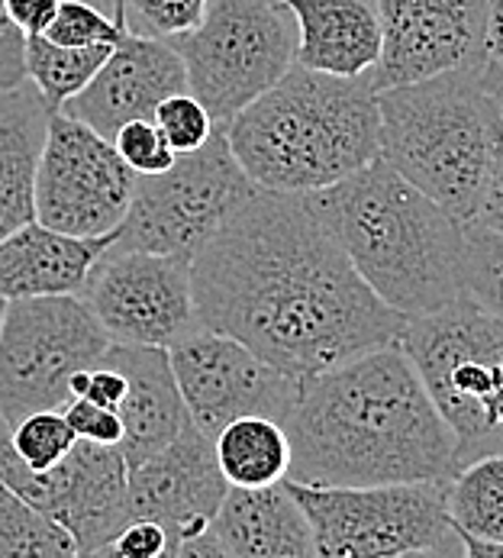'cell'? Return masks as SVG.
Returning <instances> with one entry per match:
<instances>
[{
    "instance_id": "cell-17",
    "label": "cell",
    "mask_w": 503,
    "mask_h": 558,
    "mask_svg": "<svg viewBox=\"0 0 503 558\" xmlns=\"http://www.w3.org/2000/svg\"><path fill=\"white\" fill-rule=\"evenodd\" d=\"M181 90H187V72L177 49L165 39L126 29L100 72L62 110L103 140H113L120 126L152 120L156 107Z\"/></svg>"
},
{
    "instance_id": "cell-37",
    "label": "cell",
    "mask_w": 503,
    "mask_h": 558,
    "mask_svg": "<svg viewBox=\"0 0 503 558\" xmlns=\"http://www.w3.org/2000/svg\"><path fill=\"white\" fill-rule=\"evenodd\" d=\"M471 227H481V230H491V233H503V149L494 165V174H491V184H488V194L471 220Z\"/></svg>"
},
{
    "instance_id": "cell-33",
    "label": "cell",
    "mask_w": 503,
    "mask_h": 558,
    "mask_svg": "<svg viewBox=\"0 0 503 558\" xmlns=\"http://www.w3.org/2000/svg\"><path fill=\"white\" fill-rule=\"evenodd\" d=\"M78 436V442H94V446H116L123 442V420L116 410H103L97 403L84 398H72L65 407H59Z\"/></svg>"
},
{
    "instance_id": "cell-40",
    "label": "cell",
    "mask_w": 503,
    "mask_h": 558,
    "mask_svg": "<svg viewBox=\"0 0 503 558\" xmlns=\"http://www.w3.org/2000/svg\"><path fill=\"white\" fill-rule=\"evenodd\" d=\"M458 543H462V558H503V543H481L462 533H458Z\"/></svg>"
},
{
    "instance_id": "cell-38",
    "label": "cell",
    "mask_w": 503,
    "mask_h": 558,
    "mask_svg": "<svg viewBox=\"0 0 503 558\" xmlns=\"http://www.w3.org/2000/svg\"><path fill=\"white\" fill-rule=\"evenodd\" d=\"M174 558H233L226 549H223V543L207 530V533H200V536H191V539H184L181 546H177V556Z\"/></svg>"
},
{
    "instance_id": "cell-23",
    "label": "cell",
    "mask_w": 503,
    "mask_h": 558,
    "mask_svg": "<svg viewBox=\"0 0 503 558\" xmlns=\"http://www.w3.org/2000/svg\"><path fill=\"white\" fill-rule=\"evenodd\" d=\"M213 456L236 490L274 487L291 472V439L271 416H240L213 436Z\"/></svg>"
},
{
    "instance_id": "cell-44",
    "label": "cell",
    "mask_w": 503,
    "mask_h": 558,
    "mask_svg": "<svg viewBox=\"0 0 503 558\" xmlns=\"http://www.w3.org/2000/svg\"><path fill=\"white\" fill-rule=\"evenodd\" d=\"M7 433H10V426H7V420L0 416V436H7Z\"/></svg>"
},
{
    "instance_id": "cell-13",
    "label": "cell",
    "mask_w": 503,
    "mask_h": 558,
    "mask_svg": "<svg viewBox=\"0 0 503 558\" xmlns=\"http://www.w3.org/2000/svg\"><path fill=\"white\" fill-rule=\"evenodd\" d=\"M381 56L371 90L478 72L488 59V0H375Z\"/></svg>"
},
{
    "instance_id": "cell-28",
    "label": "cell",
    "mask_w": 503,
    "mask_h": 558,
    "mask_svg": "<svg viewBox=\"0 0 503 558\" xmlns=\"http://www.w3.org/2000/svg\"><path fill=\"white\" fill-rule=\"evenodd\" d=\"M10 446L29 472H49L72 456L78 436L62 410H36L10 426Z\"/></svg>"
},
{
    "instance_id": "cell-1",
    "label": "cell",
    "mask_w": 503,
    "mask_h": 558,
    "mask_svg": "<svg viewBox=\"0 0 503 558\" xmlns=\"http://www.w3.org/2000/svg\"><path fill=\"white\" fill-rule=\"evenodd\" d=\"M200 329L223 332L294 381L397 345L407 317L358 278L304 194L255 191L191 258Z\"/></svg>"
},
{
    "instance_id": "cell-18",
    "label": "cell",
    "mask_w": 503,
    "mask_h": 558,
    "mask_svg": "<svg viewBox=\"0 0 503 558\" xmlns=\"http://www.w3.org/2000/svg\"><path fill=\"white\" fill-rule=\"evenodd\" d=\"M107 365H116L126 375V398L120 403L123 442L120 452L130 469L162 452L168 442L191 423L177 391L168 349L152 345H116L103 352Z\"/></svg>"
},
{
    "instance_id": "cell-6",
    "label": "cell",
    "mask_w": 503,
    "mask_h": 558,
    "mask_svg": "<svg viewBox=\"0 0 503 558\" xmlns=\"http://www.w3.org/2000/svg\"><path fill=\"white\" fill-rule=\"evenodd\" d=\"M397 345L455 433L462 469L481 456H503L501 319L462 294L435 314L407 319Z\"/></svg>"
},
{
    "instance_id": "cell-24",
    "label": "cell",
    "mask_w": 503,
    "mask_h": 558,
    "mask_svg": "<svg viewBox=\"0 0 503 558\" xmlns=\"http://www.w3.org/2000/svg\"><path fill=\"white\" fill-rule=\"evenodd\" d=\"M445 507L455 533L503 543V456H481L445 481Z\"/></svg>"
},
{
    "instance_id": "cell-16",
    "label": "cell",
    "mask_w": 503,
    "mask_h": 558,
    "mask_svg": "<svg viewBox=\"0 0 503 558\" xmlns=\"http://www.w3.org/2000/svg\"><path fill=\"white\" fill-rule=\"evenodd\" d=\"M230 484L223 478L213 439L187 423L162 452L130 469L126 523L149 520L184 543L210 530Z\"/></svg>"
},
{
    "instance_id": "cell-10",
    "label": "cell",
    "mask_w": 503,
    "mask_h": 558,
    "mask_svg": "<svg viewBox=\"0 0 503 558\" xmlns=\"http://www.w3.org/2000/svg\"><path fill=\"white\" fill-rule=\"evenodd\" d=\"M110 339L84 298L7 301L0 319V416L7 426L72 400V378L100 365Z\"/></svg>"
},
{
    "instance_id": "cell-7",
    "label": "cell",
    "mask_w": 503,
    "mask_h": 558,
    "mask_svg": "<svg viewBox=\"0 0 503 558\" xmlns=\"http://www.w3.org/2000/svg\"><path fill=\"white\" fill-rule=\"evenodd\" d=\"M187 90L217 123H230L297 62V23L284 0H210L204 20L171 43Z\"/></svg>"
},
{
    "instance_id": "cell-3",
    "label": "cell",
    "mask_w": 503,
    "mask_h": 558,
    "mask_svg": "<svg viewBox=\"0 0 503 558\" xmlns=\"http://www.w3.org/2000/svg\"><path fill=\"white\" fill-rule=\"evenodd\" d=\"M304 201L358 278L401 317L435 314L465 294V223L384 159Z\"/></svg>"
},
{
    "instance_id": "cell-27",
    "label": "cell",
    "mask_w": 503,
    "mask_h": 558,
    "mask_svg": "<svg viewBox=\"0 0 503 558\" xmlns=\"http://www.w3.org/2000/svg\"><path fill=\"white\" fill-rule=\"evenodd\" d=\"M123 33H126V16L116 0L113 10L94 0H62L42 36L65 49H97V46H116Z\"/></svg>"
},
{
    "instance_id": "cell-25",
    "label": "cell",
    "mask_w": 503,
    "mask_h": 558,
    "mask_svg": "<svg viewBox=\"0 0 503 558\" xmlns=\"http://www.w3.org/2000/svg\"><path fill=\"white\" fill-rule=\"evenodd\" d=\"M113 46L97 49H65L49 43L46 36H26L23 46V69L26 81L39 90L49 113L62 110L75 94H82L90 78L100 72V65L110 59Z\"/></svg>"
},
{
    "instance_id": "cell-9",
    "label": "cell",
    "mask_w": 503,
    "mask_h": 558,
    "mask_svg": "<svg viewBox=\"0 0 503 558\" xmlns=\"http://www.w3.org/2000/svg\"><path fill=\"white\" fill-rule=\"evenodd\" d=\"M258 187L246 178L230 149L223 123L207 146L152 178H136L123 223L113 230L116 252H156L194 258Z\"/></svg>"
},
{
    "instance_id": "cell-35",
    "label": "cell",
    "mask_w": 503,
    "mask_h": 558,
    "mask_svg": "<svg viewBox=\"0 0 503 558\" xmlns=\"http://www.w3.org/2000/svg\"><path fill=\"white\" fill-rule=\"evenodd\" d=\"M59 3L62 0H3V13L23 36H42Z\"/></svg>"
},
{
    "instance_id": "cell-8",
    "label": "cell",
    "mask_w": 503,
    "mask_h": 558,
    "mask_svg": "<svg viewBox=\"0 0 503 558\" xmlns=\"http://www.w3.org/2000/svg\"><path fill=\"white\" fill-rule=\"evenodd\" d=\"M284 487L307 513L320 558H391L419 549L462 558L445 481L314 487L284 478Z\"/></svg>"
},
{
    "instance_id": "cell-45",
    "label": "cell",
    "mask_w": 503,
    "mask_h": 558,
    "mask_svg": "<svg viewBox=\"0 0 503 558\" xmlns=\"http://www.w3.org/2000/svg\"><path fill=\"white\" fill-rule=\"evenodd\" d=\"M3 311H7V301L0 298V319H3Z\"/></svg>"
},
{
    "instance_id": "cell-5",
    "label": "cell",
    "mask_w": 503,
    "mask_h": 558,
    "mask_svg": "<svg viewBox=\"0 0 503 558\" xmlns=\"http://www.w3.org/2000/svg\"><path fill=\"white\" fill-rule=\"evenodd\" d=\"M378 159L468 227L503 149L501 107L481 69L378 90Z\"/></svg>"
},
{
    "instance_id": "cell-2",
    "label": "cell",
    "mask_w": 503,
    "mask_h": 558,
    "mask_svg": "<svg viewBox=\"0 0 503 558\" xmlns=\"http://www.w3.org/2000/svg\"><path fill=\"white\" fill-rule=\"evenodd\" d=\"M281 423L291 439L287 481L297 484L371 487L452 481L462 472L458 439L401 345L300 381Z\"/></svg>"
},
{
    "instance_id": "cell-21",
    "label": "cell",
    "mask_w": 503,
    "mask_h": 558,
    "mask_svg": "<svg viewBox=\"0 0 503 558\" xmlns=\"http://www.w3.org/2000/svg\"><path fill=\"white\" fill-rule=\"evenodd\" d=\"M210 533L233 558H320L307 513L281 484L223 497Z\"/></svg>"
},
{
    "instance_id": "cell-4",
    "label": "cell",
    "mask_w": 503,
    "mask_h": 558,
    "mask_svg": "<svg viewBox=\"0 0 503 558\" xmlns=\"http://www.w3.org/2000/svg\"><path fill=\"white\" fill-rule=\"evenodd\" d=\"M223 130L246 178L274 194L327 191L381 156L368 78H333L297 62Z\"/></svg>"
},
{
    "instance_id": "cell-15",
    "label": "cell",
    "mask_w": 503,
    "mask_h": 558,
    "mask_svg": "<svg viewBox=\"0 0 503 558\" xmlns=\"http://www.w3.org/2000/svg\"><path fill=\"white\" fill-rule=\"evenodd\" d=\"M126 481L130 465L116 446L78 442L62 465L29 472L16 459L10 433L0 436V484L56 520L78 553L103 546L126 526Z\"/></svg>"
},
{
    "instance_id": "cell-14",
    "label": "cell",
    "mask_w": 503,
    "mask_h": 558,
    "mask_svg": "<svg viewBox=\"0 0 503 558\" xmlns=\"http://www.w3.org/2000/svg\"><path fill=\"white\" fill-rule=\"evenodd\" d=\"M168 359L191 423L210 439L240 416H271L281 423L300 385L243 342L210 329H194L174 342Z\"/></svg>"
},
{
    "instance_id": "cell-46",
    "label": "cell",
    "mask_w": 503,
    "mask_h": 558,
    "mask_svg": "<svg viewBox=\"0 0 503 558\" xmlns=\"http://www.w3.org/2000/svg\"><path fill=\"white\" fill-rule=\"evenodd\" d=\"M94 3H100V0H94ZM110 7H113V0H110Z\"/></svg>"
},
{
    "instance_id": "cell-42",
    "label": "cell",
    "mask_w": 503,
    "mask_h": 558,
    "mask_svg": "<svg viewBox=\"0 0 503 558\" xmlns=\"http://www.w3.org/2000/svg\"><path fill=\"white\" fill-rule=\"evenodd\" d=\"M75 558H126V556H120V553H116V546L107 539L103 546H94V549H87V553H78Z\"/></svg>"
},
{
    "instance_id": "cell-39",
    "label": "cell",
    "mask_w": 503,
    "mask_h": 558,
    "mask_svg": "<svg viewBox=\"0 0 503 558\" xmlns=\"http://www.w3.org/2000/svg\"><path fill=\"white\" fill-rule=\"evenodd\" d=\"M488 59L503 65V0H488Z\"/></svg>"
},
{
    "instance_id": "cell-11",
    "label": "cell",
    "mask_w": 503,
    "mask_h": 558,
    "mask_svg": "<svg viewBox=\"0 0 503 558\" xmlns=\"http://www.w3.org/2000/svg\"><path fill=\"white\" fill-rule=\"evenodd\" d=\"M136 174L113 143L65 110L49 113L36 165V223L82 240L110 236L133 201Z\"/></svg>"
},
{
    "instance_id": "cell-26",
    "label": "cell",
    "mask_w": 503,
    "mask_h": 558,
    "mask_svg": "<svg viewBox=\"0 0 503 558\" xmlns=\"http://www.w3.org/2000/svg\"><path fill=\"white\" fill-rule=\"evenodd\" d=\"M75 539L26 504L7 484H0V558H75Z\"/></svg>"
},
{
    "instance_id": "cell-19",
    "label": "cell",
    "mask_w": 503,
    "mask_h": 558,
    "mask_svg": "<svg viewBox=\"0 0 503 558\" xmlns=\"http://www.w3.org/2000/svg\"><path fill=\"white\" fill-rule=\"evenodd\" d=\"M110 245L113 233L82 240L33 220L0 240V298H82L94 265Z\"/></svg>"
},
{
    "instance_id": "cell-34",
    "label": "cell",
    "mask_w": 503,
    "mask_h": 558,
    "mask_svg": "<svg viewBox=\"0 0 503 558\" xmlns=\"http://www.w3.org/2000/svg\"><path fill=\"white\" fill-rule=\"evenodd\" d=\"M23 46L26 36L7 20L3 13V0H0V94L20 87L26 81V69H23Z\"/></svg>"
},
{
    "instance_id": "cell-32",
    "label": "cell",
    "mask_w": 503,
    "mask_h": 558,
    "mask_svg": "<svg viewBox=\"0 0 503 558\" xmlns=\"http://www.w3.org/2000/svg\"><path fill=\"white\" fill-rule=\"evenodd\" d=\"M110 143L136 178L162 174L177 161V156L171 153L165 136L159 133V126L152 120H133V123L120 126Z\"/></svg>"
},
{
    "instance_id": "cell-43",
    "label": "cell",
    "mask_w": 503,
    "mask_h": 558,
    "mask_svg": "<svg viewBox=\"0 0 503 558\" xmlns=\"http://www.w3.org/2000/svg\"><path fill=\"white\" fill-rule=\"evenodd\" d=\"M391 558H449V556H442V553H426V549H419V553H404V556H391Z\"/></svg>"
},
{
    "instance_id": "cell-20",
    "label": "cell",
    "mask_w": 503,
    "mask_h": 558,
    "mask_svg": "<svg viewBox=\"0 0 503 558\" xmlns=\"http://www.w3.org/2000/svg\"><path fill=\"white\" fill-rule=\"evenodd\" d=\"M297 23V65L365 78L381 56V20L375 0H284Z\"/></svg>"
},
{
    "instance_id": "cell-31",
    "label": "cell",
    "mask_w": 503,
    "mask_h": 558,
    "mask_svg": "<svg viewBox=\"0 0 503 558\" xmlns=\"http://www.w3.org/2000/svg\"><path fill=\"white\" fill-rule=\"evenodd\" d=\"M152 123L159 126V133L165 136V143L171 146L174 156L197 153L200 146H207V140L220 126L191 90H181V94L162 100L156 107V113H152Z\"/></svg>"
},
{
    "instance_id": "cell-30",
    "label": "cell",
    "mask_w": 503,
    "mask_h": 558,
    "mask_svg": "<svg viewBox=\"0 0 503 558\" xmlns=\"http://www.w3.org/2000/svg\"><path fill=\"white\" fill-rule=\"evenodd\" d=\"M116 3L123 7L130 33L174 43L204 20L210 0H116Z\"/></svg>"
},
{
    "instance_id": "cell-36",
    "label": "cell",
    "mask_w": 503,
    "mask_h": 558,
    "mask_svg": "<svg viewBox=\"0 0 503 558\" xmlns=\"http://www.w3.org/2000/svg\"><path fill=\"white\" fill-rule=\"evenodd\" d=\"M126 398V375L116 368V365H94L90 368V378H87V391L84 400L103 407V410H120V403Z\"/></svg>"
},
{
    "instance_id": "cell-22",
    "label": "cell",
    "mask_w": 503,
    "mask_h": 558,
    "mask_svg": "<svg viewBox=\"0 0 503 558\" xmlns=\"http://www.w3.org/2000/svg\"><path fill=\"white\" fill-rule=\"evenodd\" d=\"M46 123L49 107L29 81L0 94V240L36 220L33 191Z\"/></svg>"
},
{
    "instance_id": "cell-41",
    "label": "cell",
    "mask_w": 503,
    "mask_h": 558,
    "mask_svg": "<svg viewBox=\"0 0 503 558\" xmlns=\"http://www.w3.org/2000/svg\"><path fill=\"white\" fill-rule=\"evenodd\" d=\"M481 78H484V84H488L491 97L498 100V107H501V120H503V65L501 62H488V65L481 69Z\"/></svg>"
},
{
    "instance_id": "cell-29",
    "label": "cell",
    "mask_w": 503,
    "mask_h": 558,
    "mask_svg": "<svg viewBox=\"0 0 503 558\" xmlns=\"http://www.w3.org/2000/svg\"><path fill=\"white\" fill-rule=\"evenodd\" d=\"M465 294L503 323V233L465 227Z\"/></svg>"
},
{
    "instance_id": "cell-12",
    "label": "cell",
    "mask_w": 503,
    "mask_h": 558,
    "mask_svg": "<svg viewBox=\"0 0 503 558\" xmlns=\"http://www.w3.org/2000/svg\"><path fill=\"white\" fill-rule=\"evenodd\" d=\"M84 304L116 345L171 349L194 329L191 258L107 248L82 291Z\"/></svg>"
}]
</instances>
